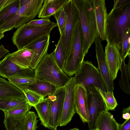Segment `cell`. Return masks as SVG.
<instances>
[{
    "label": "cell",
    "mask_w": 130,
    "mask_h": 130,
    "mask_svg": "<svg viewBox=\"0 0 130 130\" xmlns=\"http://www.w3.org/2000/svg\"><path fill=\"white\" fill-rule=\"evenodd\" d=\"M84 44L83 34L79 21L76 23L72 46L63 70L68 76H73L80 69L85 56Z\"/></svg>",
    "instance_id": "cell-5"
},
{
    "label": "cell",
    "mask_w": 130,
    "mask_h": 130,
    "mask_svg": "<svg viewBox=\"0 0 130 130\" xmlns=\"http://www.w3.org/2000/svg\"><path fill=\"white\" fill-rule=\"evenodd\" d=\"M95 130H99L98 129H96Z\"/></svg>",
    "instance_id": "cell-45"
},
{
    "label": "cell",
    "mask_w": 130,
    "mask_h": 130,
    "mask_svg": "<svg viewBox=\"0 0 130 130\" xmlns=\"http://www.w3.org/2000/svg\"><path fill=\"white\" fill-rule=\"evenodd\" d=\"M20 7V0H7L0 8V27L14 16Z\"/></svg>",
    "instance_id": "cell-20"
},
{
    "label": "cell",
    "mask_w": 130,
    "mask_h": 130,
    "mask_svg": "<svg viewBox=\"0 0 130 130\" xmlns=\"http://www.w3.org/2000/svg\"><path fill=\"white\" fill-rule=\"evenodd\" d=\"M75 104L76 113L84 123H88L89 115L87 90L82 85H76L75 91Z\"/></svg>",
    "instance_id": "cell-14"
},
{
    "label": "cell",
    "mask_w": 130,
    "mask_h": 130,
    "mask_svg": "<svg viewBox=\"0 0 130 130\" xmlns=\"http://www.w3.org/2000/svg\"><path fill=\"white\" fill-rule=\"evenodd\" d=\"M63 8L66 14V19L64 32L60 39L62 43L65 61L72 46L77 23L79 21L77 10L73 0H69Z\"/></svg>",
    "instance_id": "cell-6"
},
{
    "label": "cell",
    "mask_w": 130,
    "mask_h": 130,
    "mask_svg": "<svg viewBox=\"0 0 130 130\" xmlns=\"http://www.w3.org/2000/svg\"><path fill=\"white\" fill-rule=\"evenodd\" d=\"M101 41L98 33L94 42L98 68L103 80L106 90L107 91L113 92V80L106 62L105 52L101 43Z\"/></svg>",
    "instance_id": "cell-13"
},
{
    "label": "cell",
    "mask_w": 130,
    "mask_h": 130,
    "mask_svg": "<svg viewBox=\"0 0 130 130\" xmlns=\"http://www.w3.org/2000/svg\"><path fill=\"white\" fill-rule=\"evenodd\" d=\"M37 117L35 112L29 111L24 115L23 122V130H36L37 126Z\"/></svg>",
    "instance_id": "cell-30"
},
{
    "label": "cell",
    "mask_w": 130,
    "mask_h": 130,
    "mask_svg": "<svg viewBox=\"0 0 130 130\" xmlns=\"http://www.w3.org/2000/svg\"><path fill=\"white\" fill-rule=\"evenodd\" d=\"M57 26L54 22L40 26H29L25 23L17 28L13 34L12 42L18 50L22 49L40 38L50 35L52 29Z\"/></svg>",
    "instance_id": "cell-4"
},
{
    "label": "cell",
    "mask_w": 130,
    "mask_h": 130,
    "mask_svg": "<svg viewBox=\"0 0 130 130\" xmlns=\"http://www.w3.org/2000/svg\"><path fill=\"white\" fill-rule=\"evenodd\" d=\"M29 0H20V7L23 6L26 4Z\"/></svg>",
    "instance_id": "cell-41"
},
{
    "label": "cell",
    "mask_w": 130,
    "mask_h": 130,
    "mask_svg": "<svg viewBox=\"0 0 130 130\" xmlns=\"http://www.w3.org/2000/svg\"><path fill=\"white\" fill-rule=\"evenodd\" d=\"M0 76H1V75H0Z\"/></svg>",
    "instance_id": "cell-46"
},
{
    "label": "cell",
    "mask_w": 130,
    "mask_h": 130,
    "mask_svg": "<svg viewBox=\"0 0 130 130\" xmlns=\"http://www.w3.org/2000/svg\"><path fill=\"white\" fill-rule=\"evenodd\" d=\"M69 0H44L38 14L39 18H49L63 8Z\"/></svg>",
    "instance_id": "cell-18"
},
{
    "label": "cell",
    "mask_w": 130,
    "mask_h": 130,
    "mask_svg": "<svg viewBox=\"0 0 130 130\" xmlns=\"http://www.w3.org/2000/svg\"><path fill=\"white\" fill-rule=\"evenodd\" d=\"M130 1L120 7L113 8L108 14L106 23V40L110 45L115 46L130 28Z\"/></svg>",
    "instance_id": "cell-1"
},
{
    "label": "cell",
    "mask_w": 130,
    "mask_h": 130,
    "mask_svg": "<svg viewBox=\"0 0 130 130\" xmlns=\"http://www.w3.org/2000/svg\"><path fill=\"white\" fill-rule=\"evenodd\" d=\"M8 81L19 89L37 82L35 77H11L8 78Z\"/></svg>",
    "instance_id": "cell-34"
},
{
    "label": "cell",
    "mask_w": 130,
    "mask_h": 130,
    "mask_svg": "<svg viewBox=\"0 0 130 130\" xmlns=\"http://www.w3.org/2000/svg\"><path fill=\"white\" fill-rule=\"evenodd\" d=\"M53 16L56 21L60 36H62L64 32L66 19V14L63 8Z\"/></svg>",
    "instance_id": "cell-35"
},
{
    "label": "cell",
    "mask_w": 130,
    "mask_h": 130,
    "mask_svg": "<svg viewBox=\"0 0 130 130\" xmlns=\"http://www.w3.org/2000/svg\"><path fill=\"white\" fill-rule=\"evenodd\" d=\"M6 0H0V8L3 6L6 2Z\"/></svg>",
    "instance_id": "cell-43"
},
{
    "label": "cell",
    "mask_w": 130,
    "mask_h": 130,
    "mask_svg": "<svg viewBox=\"0 0 130 130\" xmlns=\"http://www.w3.org/2000/svg\"><path fill=\"white\" fill-rule=\"evenodd\" d=\"M119 124L108 111L103 113L98 119L96 129L99 130H119Z\"/></svg>",
    "instance_id": "cell-22"
},
{
    "label": "cell",
    "mask_w": 130,
    "mask_h": 130,
    "mask_svg": "<svg viewBox=\"0 0 130 130\" xmlns=\"http://www.w3.org/2000/svg\"><path fill=\"white\" fill-rule=\"evenodd\" d=\"M113 8H116L122 6L130 1L129 0H114Z\"/></svg>",
    "instance_id": "cell-39"
},
{
    "label": "cell",
    "mask_w": 130,
    "mask_h": 130,
    "mask_svg": "<svg viewBox=\"0 0 130 130\" xmlns=\"http://www.w3.org/2000/svg\"><path fill=\"white\" fill-rule=\"evenodd\" d=\"M129 59L128 64H126L124 60L122 61L120 70L121 72V79L118 82L120 88L124 93L130 94L129 81L130 79V61Z\"/></svg>",
    "instance_id": "cell-25"
},
{
    "label": "cell",
    "mask_w": 130,
    "mask_h": 130,
    "mask_svg": "<svg viewBox=\"0 0 130 130\" xmlns=\"http://www.w3.org/2000/svg\"><path fill=\"white\" fill-rule=\"evenodd\" d=\"M69 130H79V129L77 128H73Z\"/></svg>",
    "instance_id": "cell-44"
},
{
    "label": "cell",
    "mask_w": 130,
    "mask_h": 130,
    "mask_svg": "<svg viewBox=\"0 0 130 130\" xmlns=\"http://www.w3.org/2000/svg\"><path fill=\"white\" fill-rule=\"evenodd\" d=\"M24 115L16 117H4V123L6 130H23Z\"/></svg>",
    "instance_id": "cell-27"
},
{
    "label": "cell",
    "mask_w": 130,
    "mask_h": 130,
    "mask_svg": "<svg viewBox=\"0 0 130 130\" xmlns=\"http://www.w3.org/2000/svg\"><path fill=\"white\" fill-rule=\"evenodd\" d=\"M105 0H92L98 33L102 40H106L107 13Z\"/></svg>",
    "instance_id": "cell-15"
},
{
    "label": "cell",
    "mask_w": 130,
    "mask_h": 130,
    "mask_svg": "<svg viewBox=\"0 0 130 130\" xmlns=\"http://www.w3.org/2000/svg\"><path fill=\"white\" fill-rule=\"evenodd\" d=\"M76 85L74 77L70 79L65 86L66 94L63 103L59 126H65L71 120L76 113L75 104V91Z\"/></svg>",
    "instance_id": "cell-12"
},
{
    "label": "cell",
    "mask_w": 130,
    "mask_h": 130,
    "mask_svg": "<svg viewBox=\"0 0 130 130\" xmlns=\"http://www.w3.org/2000/svg\"><path fill=\"white\" fill-rule=\"evenodd\" d=\"M106 62L113 80L116 78L122 61L119 53L115 46L107 43L105 47Z\"/></svg>",
    "instance_id": "cell-17"
},
{
    "label": "cell",
    "mask_w": 130,
    "mask_h": 130,
    "mask_svg": "<svg viewBox=\"0 0 130 130\" xmlns=\"http://www.w3.org/2000/svg\"><path fill=\"white\" fill-rule=\"evenodd\" d=\"M74 78L76 85H82L86 90L92 86L106 92L105 84L99 71L91 61L84 60Z\"/></svg>",
    "instance_id": "cell-8"
},
{
    "label": "cell",
    "mask_w": 130,
    "mask_h": 130,
    "mask_svg": "<svg viewBox=\"0 0 130 130\" xmlns=\"http://www.w3.org/2000/svg\"><path fill=\"white\" fill-rule=\"evenodd\" d=\"M51 22L49 18H43L32 20L26 23L27 25L29 26H40L48 24Z\"/></svg>",
    "instance_id": "cell-36"
},
{
    "label": "cell",
    "mask_w": 130,
    "mask_h": 130,
    "mask_svg": "<svg viewBox=\"0 0 130 130\" xmlns=\"http://www.w3.org/2000/svg\"><path fill=\"white\" fill-rule=\"evenodd\" d=\"M36 79V82L20 89L22 88H27L37 92L45 98L47 95H52L57 89L50 83Z\"/></svg>",
    "instance_id": "cell-23"
},
{
    "label": "cell",
    "mask_w": 130,
    "mask_h": 130,
    "mask_svg": "<svg viewBox=\"0 0 130 130\" xmlns=\"http://www.w3.org/2000/svg\"><path fill=\"white\" fill-rule=\"evenodd\" d=\"M66 94L65 86L57 89L53 94L48 95L50 108V128L57 130L59 126Z\"/></svg>",
    "instance_id": "cell-11"
},
{
    "label": "cell",
    "mask_w": 130,
    "mask_h": 130,
    "mask_svg": "<svg viewBox=\"0 0 130 130\" xmlns=\"http://www.w3.org/2000/svg\"><path fill=\"white\" fill-rule=\"evenodd\" d=\"M38 114L41 125L50 128V108L47 98L44 99L34 107Z\"/></svg>",
    "instance_id": "cell-24"
},
{
    "label": "cell",
    "mask_w": 130,
    "mask_h": 130,
    "mask_svg": "<svg viewBox=\"0 0 130 130\" xmlns=\"http://www.w3.org/2000/svg\"><path fill=\"white\" fill-rule=\"evenodd\" d=\"M5 32V30L0 29V40L4 37V33Z\"/></svg>",
    "instance_id": "cell-42"
},
{
    "label": "cell",
    "mask_w": 130,
    "mask_h": 130,
    "mask_svg": "<svg viewBox=\"0 0 130 130\" xmlns=\"http://www.w3.org/2000/svg\"><path fill=\"white\" fill-rule=\"evenodd\" d=\"M53 51L55 61L60 68L63 71L65 60L63 47L60 39Z\"/></svg>",
    "instance_id": "cell-33"
},
{
    "label": "cell",
    "mask_w": 130,
    "mask_h": 130,
    "mask_svg": "<svg viewBox=\"0 0 130 130\" xmlns=\"http://www.w3.org/2000/svg\"><path fill=\"white\" fill-rule=\"evenodd\" d=\"M130 28L127 29L120 41L115 46L120 54L122 61L130 54Z\"/></svg>",
    "instance_id": "cell-26"
},
{
    "label": "cell",
    "mask_w": 130,
    "mask_h": 130,
    "mask_svg": "<svg viewBox=\"0 0 130 130\" xmlns=\"http://www.w3.org/2000/svg\"><path fill=\"white\" fill-rule=\"evenodd\" d=\"M9 52V51L6 49L4 46L1 44L0 46V60L4 58L6 54Z\"/></svg>",
    "instance_id": "cell-40"
},
{
    "label": "cell",
    "mask_w": 130,
    "mask_h": 130,
    "mask_svg": "<svg viewBox=\"0 0 130 130\" xmlns=\"http://www.w3.org/2000/svg\"><path fill=\"white\" fill-rule=\"evenodd\" d=\"M119 130H130V119L126 120L124 122L119 124Z\"/></svg>",
    "instance_id": "cell-37"
},
{
    "label": "cell",
    "mask_w": 130,
    "mask_h": 130,
    "mask_svg": "<svg viewBox=\"0 0 130 130\" xmlns=\"http://www.w3.org/2000/svg\"><path fill=\"white\" fill-rule=\"evenodd\" d=\"M122 113L123 118L126 120L130 119V106L123 108Z\"/></svg>",
    "instance_id": "cell-38"
},
{
    "label": "cell",
    "mask_w": 130,
    "mask_h": 130,
    "mask_svg": "<svg viewBox=\"0 0 130 130\" xmlns=\"http://www.w3.org/2000/svg\"><path fill=\"white\" fill-rule=\"evenodd\" d=\"M89 115L88 123L89 130H95L97 121L107 110L105 102L96 87L90 86L86 90Z\"/></svg>",
    "instance_id": "cell-9"
},
{
    "label": "cell",
    "mask_w": 130,
    "mask_h": 130,
    "mask_svg": "<svg viewBox=\"0 0 130 130\" xmlns=\"http://www.w3.org/2000/svg\"><path fill=\"white\" fill-rule=\"evenodd\" d=\"M102 97L105 104L107 110H114L118 106L117 102L115 98L113 92L110 91L104 92L96 87Z\"/></svg>",
    "instance_id": "cell-32"
},
{
    "label": "cell",
    "mask_w": 130,
    "mask_h": 130,
    "mask_svg": "<svg viewBox=\"0 0 130 130\" xmlns=\"http://www.w3.org/2000/svg\"><path fill=\"white\" fill-rule=\"evenodd\" d=\"M25 103H27L25 97L19 98L0 99V109L4 111L8 110L16 105Z\"/></svg>",
    "instance_id": "cell-29"
},
{
    "label": "cell",
    "mask_w": 130,
    "mask_h": 130,
    "mask_svg": "<svg viewBox=\"0 0 130 130\" xmlns=\"http://www.w3.org/2000/svg\"><path fill=\"white\" fill-rule=\"evenodd\" d=\"M34 70L37 79L50 83L57 89L64 86L70 78L57 64L54 51L47 54Z\"/></svg>",
    "instance_id": "cell-3"
},
{
    "label": "cell",
    "mask_w": 130,
    "mask_h": 130,
    "mask_svg": "<svg viewBox=\"0 0 130 130\" xmlns=\"http://www.w3.org/2000/svg\"><path fill=\"white\" fill-rule=\"evenodd\" d=\"M31 108L28 103L15 106L9 110L4 111V117H16L24 115Z\"/></svg>",
    "instance_id": "cell-28"
},
{
    "label": "cell",
    "mask_w": 130,
    "mask_h": 130,
    "mask_svg": "<svg viewBox=\"0 0 130 130\" xmlns=\"http://www.w3.org/2000/svg\"><path fill=\"white\" fill-rule=\"evenodd\" d=\"M50 38V35H45L33 42L24 47L32 50L35 53L30 65V69L34 70L40 61L47 53Z\"/></svg>",
    "instance_id": "cell-16"
},
{
    "label": "cell",
    "mask_w": 130,
    "mask_h": 130,
    "mask_svg": "<svg viewBox=\"0 0 130 130\" xmlns=\"http://www.w3.org/2000/svg\"><path fill=\"white\" fill-rule=\"evenodd\" d=\"M35 53L31 49L26 48L18 50L10 53L11 59L18 64L23 67L30 68Z\"/></svg>",
    "instance_id": "cell-21"
},
{
    "label": "cell",
    "mask_w": 130,
    "mask_h": 130,
    "mask_svg": "<svg viewBox=\"0 0 130 130\" xmlns=\"http://www.w3.org/2000/svg\"><path fill=\"white\" fill-rule=\"evenodd\" d=\"M23 92L13 84L0 77V99L25 97Z\"/></svg>",
    "instance_id": "cell-19"
},
{
    "label": "cell",
    "mask_w": 130,
    "mask_h": 130,
    "mask_svg": "<svg viewBox=\"0 0 130 130\" xmlns=\"http://www.w3.org/2000/svg\"><path fill=\"white\" fill-rule=\"evenodd\" d=\"M20 89L24 94L27 103L31 107H34L45 98L37 92L27 88H22Z\"/></svg>",
    "instance_id": "cell-31"
},
{
    "label": "cell",
    "mask_w": 130,
    "mask_h": 130,
    "mask_svg": "<svg viewBox=\"0 0 130 130\" xmlns=\"http://www.w3.org/2000/svg\"><path fill=\"white\" fill-rule=\"evenodd\" d=\"M44 0H29L25 5L20 7L17 13L0 27L6 31L14 28H17L32 20L38 15Z\"/></svg>",
    "instance_id": "cell-7"
},
{
    "label": "cell",
    "mask_w": 130,
    "mask_h": 130,
    "mask_svg": "<svg viewBox=\"0 0 130 130\" xmlns=\"http://www.w3.org/2000/svg\"><path fill=\"white\" fill-rule=\"evenodd\" d=\"M78 11L84 40L85 56L94 42L98 33L92 0H73Z\"/></svg>",
    "instance_id": "cell-2"
},
{
    "label": "cell",
    "mask_w": 130,
    "mask_h": 130,
    "mask_svg": "<svg viewBox=\"0 0 130 130\" xmlns=\"http://www.w3.org/2000/svg\"><path fill=\"white\" fill-rule=\"evenodd\" d=\"M1 76L7 79L11 77H35L34 70L22 66L11 58L10 53L0 60Z\"/></svg>",
    "instance_id": "cell-10"
}]
</instances>
